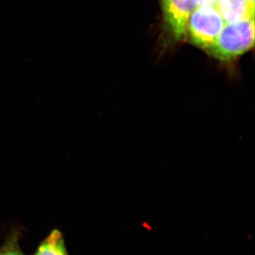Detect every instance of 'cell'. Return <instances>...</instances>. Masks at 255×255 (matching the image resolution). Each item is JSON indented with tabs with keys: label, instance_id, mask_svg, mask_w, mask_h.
I'll use <instances>...</instances> for the list:
<instances>
[{
	"label": "cell",
	"instance_id": "obj_1",
	"mask_svg": "<svg viewBox=\"0 0 255 255\" xmlns=\"http://www.w3.org/2000/svg\"><path fill=\"white\" fill-rule=\"evenodd\" d=\"M255 18L226 23L206 53L221 61H230L254 46Z\"/></svg>",
	"mask_w": 255,
	"mask_h": 255
},
{
	"label": "cell",
	"instance_id": "obj_2",
	"mask_svg": "<svg viewBox=\"0 0 255 255\" xmlns=\"http://www.w3.org/2000/svg\"><path fill=\"white\" fill-rule=\"evenodd\" d=\"M225 24L216 7L201 4L189 16L186 36L194 46L206 51L214 44Z\"/></svg>",
	"mask_w": 255,
	"mask_h": 255
},
{
	"label": "cell",
	"instance_id": "obj_3",
	"mask_svg": "<svg viewBox=\"0 0 255 255\" xmlns=\"http://www.w3.org/2000/svg\"><path fill=\"white\" fill-rule=\"evenodd\" d=\"M203 0H159L165 27L177 41L186 38L188 20Z\"/></svg>",
	"mask_w": 255,
	"mask_h": 255
},
{
	"label": "cell",
	"instance_id": "obj_4",
	"mask_svg": "<svg viewBox=\"0 0 255 255\" xmlns=\"http://www.w3.org/2000/svg\"><path fill=\"white\" fill-rule=\"evenodd\" d=\"M216 9L226 23L255 18V5L248 0H218Z\"/></svg>",
	"mask_w": 255,
	"mask_h": 255
},
{
	"label": "cell",
	"instance_id": "obj_5",
	"mask_svg": "<svg viewBox=\"0 0 255 255\" xmlns=\"http://www.w3.org/2000/svg\"><path fill=\"white\" fill-rule=\"evenodd\" d=\"M34 255H68L61 231L53 229L41 242Z\"/></svg>",
	"mask_w": 255,
	"mask_h": 255
},
{
	"label": "cell",
	"instance_id": "obj_6",
	"mask_svg": "<svg viewBox=\"0 0 255 255\" xmlns=\"http://www.w3.org/2000/svg\"><path fill=\"white\" fill-rule=\"evenodd\" d=\"M18 240V232L11 233L0 248V255H23L19 247Z\"/></svg>",
	"mask_w": 255,
	"mask_h": 255
},
{
	"label": "cell",
	"instance_id": "obj_7",
	"mask_svg": "<svg viewBox=\"0 0 255 255\" xmlns=\"http://www.w3.org/2000/svg\"><path fill=\"white\" fill-rule=\"evenodd\" d=\"M250 1V3L253 5H255V0H248Z\"/></svg>",
	"mask_w": 255,
	"mask_h": 255
}]
</instances>
